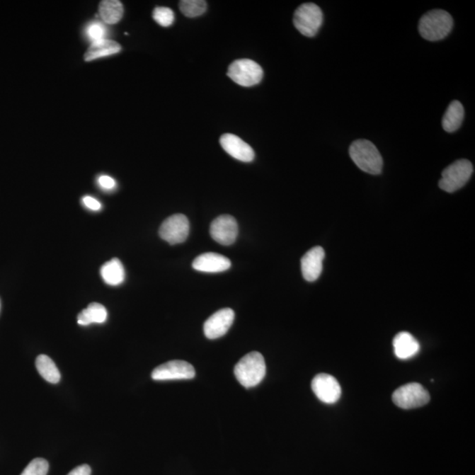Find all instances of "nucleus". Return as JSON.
I'll return each mask as SVG.
<instances>
[{"label":"nucleus","mask_w":475,"mask_h":475,"mask_svg":"<svg viewBox=\"0 0 475 475\" xmlns=\"http://www.w3.org/2000/svg\"><path fill=\"white\" fill-rule=\"evenodd\" d=\"M429 391L418 383H409L399 387L393 394L394 404L399 408L412 409L429 404Z\"/></svg>","instance_id":"nucleus-7"},{"label":"nucleus","mask_w":475,"mask_h":475,"mask_svg":"<svg viewBox=\"0 0 475 475\" xmlns=\"http://www.w3.org/2000/svg\"><path fill=\"white\" fill-rule=\"evenodd\" d=\"M159 236L170 245L183 243L190 234V222L183 214L170 216L162 223L159 231Z\"/></svg>","instance_id":"nucleus-8"},{"label":"nucleus","mask_w":475,"mask_h":475,"mask_svg":"<svg viewBox=\"0 0 475 475\" xmlns=\"http://www.w3.org/2000/svg\"><path fill=\"white\" fill-rule=\"evenodd\" d=\"M101 275L108 285L118 286L122 285L125 279V270L121 261L113 258L104 263L101 268Z\"/></svg>","instance_id":"nucleus-19"},{"label":"nucleus","mask_w":475,"mask_h":475,"mask_svg":"<svg viewBox=\"0 0 475 475\" xmlns=\"http://www.w3.org/2000/svg\"><path fill=\"white\" fill-rule=\"evenodd\" d=\"M97 181L99 186L103 188V190L111 191L115 190V187H117L115 181L108 176H101Z\"/></svg>","instance_id":"nucleus-27"},{"label":"nucleus","mask_w":475,"mask_h":475,"mask_svg":"<svg viewBox=\"0 0 475 475\" xmlns=\"http://www.w3.org/2000/svg\"><path fill=\"white\" fill-rule=\"evenodd\" d=\"M234 374L246 388L259 385L266 375V364L263 355L256 351L246 355L235 366Z\"/></svg>","instance_id":"nucleus-3"},{"label":"nucleus","mask_w":475,"mask_h":475,"mask_svg":"<svg viewBox=\"0 0 475 475\" xmlns=\"http://www.w3.org/2000/svg\"><path fill=\"white\" fill-rule=\"evenodd\" d=\"M210 234L219 244L229 246L236 241L239 227L236 219L231 215H221L212 221Z\"/></svg>","instance_id":"nucleus-10"},{"label":"nucleus","mask_w":475,"mask_h":475,"mask_svg":"<svg viewBox=\"0 0 475 475\" xmlns=\"http://www.w3.org/2000/svg\"><path fill=\"white\" fill-rule=\"evenodd\" d=\"M311 389L316 397L326 404H333L339 401L342 395V388L335 377L321 373L314 377L311 382Z\"/></svg>","instance_id":"nucleus-11"},{"label":"nucleus","mask_w":475,"mask_h":475,"mask_svg":"<svg viewBox=\"0 0 475 475\" xmlns=\"http://www.w3.org/2000/svg\"><path fill=\"white\" fill-rule=\"evenodd\" d=\"M36 369L39 374L43 379L52 384H57L60 382L61 374L59 370L57 369L55 362L52 359L46 355H40L35 361Z\"/></svg>","instance_id":"nucleus-22"},{"label":"nucleus","mask_w":475,"mask_h":475,"mask_svg":"<svg viewBox=\"0 0 475 475\" xmlns=\"http://www.w3.org/2000/svg\"><path fill=\"white\" fill-rule=\"evenodd\" d=\"M453 27L451 14L441 9L431 10L419 21V33L427 41L437 42L445 39Z\"/></svg>","instance_id":"nucleus-2"},{"label":"nucleus","mask_w":475,"mask_h":475,"mask_svg":"<svg viewBox=\"0 0 475 475\" xmlns=\"http://www.w3.org/2000/svg\"><path fill=\"white\" fill-rule=\"evenodd\" d=\"M195 375V369L190 362L173 360L155 368L151 373V378L157 382H165V380L191 379Z\"/></svg>","instance_id":"nucleus-9"},{"label":"nucleus","mask_w":475,"mask_h":475,"mask_svg":"<svg viewBox=\"0 0 475 475\" xmlns=\"http://www.w3.org/2000/svg\"><path fill=\"white\" fill-rule=\"evenodd\" d=\"M179 7L185 16L195 18L206 12L207 3L205 0H183L179 3Z\"/></svg>","instance_id":"nucleus-23"},{"label":"nucleus","mask_w":475,"mask_h":475,"mask_svg":"<svg viewBox=\"0 0 475 475\" xmlns=\"http://www.w3.org/2000/svg\"><path fill=\"white\" fill-rule=\"evenodd\" d=\"M465 110L459 101H453L450 103L444 115L442 126L446 132H455L462 125Z\"/></svg>","instance_id":"nucleus-18"},{"label":"nucleus","mask_w":475,"mask_h":475,"mask_svg":"<svg viewBox=\"0 0 475 475\" xmlns=\"http://www.w3.org/2000/svg\"><path fill=\"white\" fill-rule=\"evenodd\" d=\"M234 311L231 308H224L213 314L204 325V332L208 339L214 340L226 335L234 321Z\"/></svg>","instance_id":"nucleus-12"},{"label":"nucleus","mask_w":475,"mask_h":475,"mask_svg":"<svg viewBox=\"0 0 475 475\" xmlns=\"http://www.w3.org/2000/svg\"><path fill=\"white\" fill-rule=\"evenodd\" d=\"M152 17L159 25L162 27H169L175 21V13L168 7H156L152 13Z\"/></svg>","instance_id":"nucleus-24"},{"label":"nucleus","mask_w":475,"mask_h":475,"mask_svg":"<svg viewBox=\"0 0 475 475\" xmlns=\"http://www.w3.org/2000/svg\"><path fill=\"white\" fill-rule=\"evenodd\" d=\"M108 319V311L103 304L91 303L86 309L78 315V324L81 326H88L92 324H104Z\"/></svg>","instance_id":"nucleus-20"},{"label":"nucleus","mask_w":475,"mask_h":475,"mask_svg":"<svg viewBox=\"0 0 475 475\" xmlns=\"http://www.w3.org/2000/svg\"><path fill=\"white\" fill-rule=\"evenodd\" d=\"M227 75L236 84L249 88L262 81L263 71L255 61L239 59L231 64Z\"/></svg>","instance_id":"nucleus-6"},{"label":"nucleus","mask_w":475,"mask_h":475,"mask_svg":"<svg viewBox=\"0 0 475 475\" xmlns=\"http://www.w3.org/2000/svg\"><path fill=\"white\" fill-rule=\"evenodd\" d=\"M220 144L228 154L239 161L251 162L255 159L252 147L234 134H224L220 137Z\"/></svg>","instance_id":"nucleus-14"},{"label":"nucleus","mask_w":475,"mask_h":475,"mask_svg":"<svg viewBox=\"0 0 475 475\" xmlns=\"http://www.w3.org/2000/svg\"><path fill=\"white\" fill-rule=\"evenodd\" d=\"M350 156L362 171L370 175H379L383 168V159L378 148L371 141L358 139L350 147Z\"/></svg>","instance_id":"nucleus-1"},{"label":"nucleus","mask_w":475,"mask_h":475,"mask_svg":"<svg viewBox=\"0 0 475 475\" xmlns=\"http://www.w3.org/2000/svg\"><path fill=\"white\" fill-rule=\"evenodd\" d=\"M473 173L472 163L467 159H459L444 170L438 185L442 190L453 193L465 186Z\"/></svg>","instance_id":"nucleus-4"},{"label":"nucleus","mask_w":475,"mask_h":475,"mask_svg":"<svg viewBox=\"0 0 475 475\" xmlns=\"http://www.w3.org/2000/svg\"><path fill=\"white\" fill-rule=\"evenodd\" d=\"M231 266V261L227 257L216 253H202L192 263L194 270L205 273H219L229 270Z\"/></svg>","instance_id":"nucleus-15"},{"label":"nucleus","mask_w":475,"mask_h":475,"mask_svg":"<svg viewBox=\"0 0 475 475\" xmlns=\"http://www.w3.org/2000/svg\"><path fill=\"white\" fill-rule=\"evenodd\" d=\"M82 204L86 208H88L93 212H99L101 210V204L97 199L90 197V195H85L82 198Z\"/></svg>","instance_id":"nucleus-28"},{"label":"nucleus","mask_w":475,"mask_h":475,"mask_svg":"<svg viewBox=\"0 0 475 475\" xmlns=\"http://www.w3.org/2000/svg\"><path fill=\"white\" fill-rule=\"evenodd\" d=\"M99 13L105 23L117 24L123 16L122 4L118 0H104L100 3Z\"/></svg>","instance_id":"nucleus-21"},{"label":"nucleus","mask_w":475,"mask_h":475,"mask_svg":"<svg viewBox=\"0 0 475 475\" xmlns=\"http://www.w3.org/2000/svg\"><path fill=\"white\" fill-rule=\"evenodd\" d=\"M0 308H1V302H0Z\"/></svg>","instance_id":"nucleus-30"},{"label":"nucleus","mask_w":475,"mask_h":475,"mask_svg":"<svg viewBox=\"0 0 475 475\" xmlns=\"http://www.w3.org/2000/svg\"><path fill=\"white\" fill-rule=\"evenodd\" d=\"M91 473H92V469L88 465H81L76 467L67 475H91Z\"/></svg>","instance_id":"nucleus-29"},{"label":"nucleus","mask_w":475,"mask_h":475,"mask_svg":"<svg viewBox=\"0 0 475 475\" xmlns=\"http://www.w3.org/2000/svg\"><path fill=\"white\" fill-rule=\"evenodd\" d=\"M393 344L395 356L402 360L415 357L420 350L418 340L408 332L399 333L394 337Z\"/></svg>","instance_id":"nucleus-16"},{"label":"nucleus","mask_w":475,"mask_h":475,"mask_svg":"<svg viewBox=\"0 0 475 475\" xmlns=\"http://www.w3.org/2000/svg\"><path fill=\"white\" fill-rule=\"evenodd\" d=\"M324 23V13L314 3H304L295 11L293 23L297 30L307 38L317 35Z\"/></svg>","instance_id":"nucleus-5"},{"label":"nucleus","mask_w":475,"mask_h":475,"mask_svg":"<svg viewBox=\"0 0 475 475\" xmlns=\"http://www.w3.org/2000/svg\"><path fill=\"white\" fill-rule=\"evenodd\" d=\"M121 45L117 42L108 39L101 40L92 43L85 53L84 59L86 62H90L101 57L115 55L121 52Z\"/></svg>","instance_id":"nucleus-17"},{"label":"nucleus","mask_w":475,"mask_h":475,"mask_svg":"<svg viewBox=\"0 0 475 475\" xmlns=\"http://www.w3.org/2000/svg\"><path fill=\"white\" fill-rule=\"evenodd\" d=\"M325 251L321 246H315L307 251L301 259V270L308 282L316 281L324 270Z\"/></svg>","instance_id":"nucleus-13"},{"label":"nucleus","mask_w":475,"mask_h":475,"mask_svg":"<svg viewBox=\"0 0 475 475\" xmlns=\"http://www.w3.org/2000/svg\"><path fill=\"white\" fill-rule=\"evenodd\" d=\"M48 471V462L45 459L38 458L33 459L21 475H47Z\"/></svg>","instance_id":"nucleus-25"},{"label":"nucleus","mask_w":475,"mask_h":475,"mask_svg":"<svg viewBox=\"0 0 475 475\" xmlns=\"http://www.w3.org/2000/svg\"><path fill=\"white\" fill-rule=\"evenodd\" d=\"M86 33L90 41L93 43L104 39L106 35V28L100 23H93L86 28Z\"/></svg>","instance_id":"nucleus-26"}]
</instances>
